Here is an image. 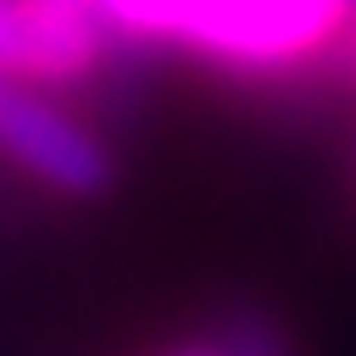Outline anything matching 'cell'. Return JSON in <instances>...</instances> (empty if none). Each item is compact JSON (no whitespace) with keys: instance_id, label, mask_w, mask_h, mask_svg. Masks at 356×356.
Segmentation results:
<instances>
[{"instance_id":"1","label":"cell","mask_w":356,"mask_h":356,"mask_svg":"<svg viewBox=\"0 0 356 356\" xmlns=\"http://www.w3.org/2000/svg\"><path fill=\"white\" fill-rule=\"evenodd\" d=\"M356 0H188L175 49L236 79L308 73L332 55Z\"/></svg>"},{"instance_id":"2","label":"cell","mask_w":356,"mask_h":356,"mask_svg":"<svg viewBox=\"0 0 356 356\" xmlns=\"http://www.w3.org/2000/svg\"><path fill=\"white\" fill-rule=\"evenodd\" d=\"M0 157L60 200H103L115 188V151L85 127L73 109H60L49 85L0 73Z\"/></svg>"},{"instance_id":"3","label":"cell","mask_w":356,"mask_h":356,"mask_svg":"<svg viewBox=\"0 0 356 356\" xmlns=\"http://www.w3.org/2000/svg\"><path fill=\"white\" fill-rule=\"evenodd\" d=\"M115 49L109 24L91 13H55L37 0H0V73L67 91L103 67Z\"/></svg>"},{"instance_id":"4","label":"cell","mask_w":356,"mask_h":356,"mask_svg":"<svg viewBox=\"0 0 356 356\" xmlns=\"http://www.w3.org/2000/svg\"><path fill=\"white\" fill-rule=\"evenodd\" d=\"M320 73L332 79L338 91H350V97H356V13H350V24H344V37L332 42V55L320 60Z\"/></svg>"}]
</instances>
